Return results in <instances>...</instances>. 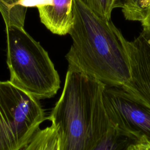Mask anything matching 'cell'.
<instances>
[{"mask_svg":"<svg viewBox=\"0 0 150 150\" xmlns=\"http://www.w3.org/2000/svg\"><path fill=\"white\" fill-rule=\"evenodd\" d=\"M73 1L49 0L37 6L40 22L54 34H69L73 23Z\"/></svg>","mask_w":150,"mask_h":150,"instance_id":"7","label":"cell"},{"mask_svg":"<svg viewBox=\"0 0 150 150\" xmlns=\"http://www.w3.org/2000/svg\"><path fill=\"white\" fill-rule=\"evenodd\" d=\"M21 1L0 0V12L5 27H23L26 13L19 7Z\"/></svg>","mask_w":150,"mask_h":150,"instance_id":"10","label":"cell"},{"mask_svg":"<svg viewBox=\"0 0 150 150\" xmlns=\"http://www.w3.org/2000/svg\"><path fill=\"white\" fill-rule=\"evenodd\" d=\"M149 7L150 0H118V8L129 21L141 22Z\"/></svg>","mask_w":150,"mask_h":150,"instance_id":"11","label":"cell"},{"mask_svg":"<svg viewBox=\"0 0 150 150\" xmlns=\"http://www.w3.org/2000/svg\"><path fill=\"white\" fill-rule=\"evenodd\" d=\"M105 107L110 121L135 139L150 141V110L132 98L121 87L105 85Z\"/></svg>","mask_w":150,"mask_h":150,"instance_id":"5","label":"cell"},{"mask_svg":"<svg viewBox=\"0 0 150 150\" xmlns=\"http://www.w3.org/2000/svg\"><path fill=\"white\" fill-rule=\"evenodd\" d=\"M5 28L9 81L38 100L54 96L60 80L47 51L23 27Z\"/></svg>","mask_w":150,"mask_h":150,"instance_id":"3","label":"cell"},{"mask_svg":"<svg viewBox=\"0 0 150 150\" xmlns=\"http://www.w3.org/2000/svg\"><path fill=\"white\" fill-rule=\"evenodd\" d=\"M126 150H150V141L145 136H142L131 144Z\"/></svg>","mask_w":150,"mask_h":150,"instance_id":"13","label":"cell"},{"mask_svg":"<svg viewBox=\"0 0 150 150\" xmlns=\"http://www.w3.org/2000/svg\"><path fill=\"white\" fill-rule=\"evenodd\" d=\"M72 44L66 55L68 68L107 86L121 87L130 79L126 39L111 20L103 19L80 0L73 1Z\"/></svg>","mask_w":150,"mask_h":150,"instance_id":"1","label":"cell"},{"mask_svg":"<svg viewBox=\"0 0 150 150\" xmlns=\"http://www.w3.org/2000/svg\"><path fill=\"white\" fill-rule=\"evenodd\" d=\"M105 84L68 68L61 96L47 119L57 129L61 150H93L110 125Z\"/></svg>","mask_w":150,"mask_h":150,"instance_id":"2","label":"cell"},{"mask_svg":"<svg viewBox=\"0 0 150 150\" xmlns=\"http://www.w3.org/2000/svg\"><path fill=\"white\" fill-rule=\"evenodd\" d=\"M141 22L143 29H145L150 32V7L148 8L144 19Z\"/></svg>","mask_w":150,"mask_h":150,"instance_id":"14","label":"cell"},{"mask_svg":"<svg viewBox=\"0 0 150 150\" xmlns=\"http://www.w3.org/2000/svg\"><path fill=\"white\" fill-rule=\"evenodd\" d=\"M137 139L110 121L107 131L93 150H126Z\"/></svg>","mask_w":150,"mask_h":150,"instance_id":"8","label":"cell"},{"mask_svg":"<svg viewBox=\"0 0 150 150\" xmlns=\"http://www.w3.org/2000/svg\"><path fill=\"white\" fill-rule=\"evenodd\" d=\"M85 6L100 17L111 20V13L118 8V0H80Z\"/></svg>","mask_w":150,"mask_h":150,"instance_id":"12","label":"cell"},{"mask_svg":"<svg viewBox=\"0 0 150 150\" xmlns=\"http://www.w3.org/2000/svg\"><path fill=\"white\" fill-rule=\"evenodd\" d=\"M130 79L121 87L150 110V32L143 29L132 41H125Z\"/></svg>","mask_w":150,"mask_h":150,"instance_id":"6","label":"cell"},{"mask_svg":"<svg viewBox=\"0 0 150 150\" xmlns=\"http://www.w3.org/2000/svg\"><path fill=\"white\" fill-rule=\"evenodd\" d=\"M22 150H61L60 137L57 129L53 125L39 129L30 142Z\"/></svg>","mask_w":150,"mask_h":150,"instance_id":"9","label":"cell"},{"mask_svg":"<svg viewBox=\"0 0 150 150\" xmlns=\"http://www.w3.org/2000/svg\"><path fill=\"white\" fill-rule=\"evenodd\" d=\"M9 80L0 81V150H22L45 120L39 101Z\"/></svg>","mask_w":150,"mask_h":150,"instance_id":"4","label":"cell"}]
</instances>
